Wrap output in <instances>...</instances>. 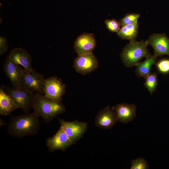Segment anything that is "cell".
I'll use <instances>...</instances> for the list:
<instances>
[{
  "mask_svg": "<svg viewBox=\"0 0 169 169\" xmlns=\"http://www.w3.org/2000/svg\"><path fill=\"white\" fill-rule=\"evenodd\" d=\"M131 164V169H146L148 168V162L142 157L132 160Z\"/></svg>",
  "mask_w": 169,
  "mask_h": 169,
  "instance_id": "603a6c76",
  "label": "cell"
},
{
  "mask_svg": "<svg viewBox=\"0 0 169 169\" xmlns=\"http://www.w3.org/2000/svg\"><path fill=\"white\" fill-rule=\"evenodd\" d=\"M147 40L148 45L153 48L154 54L157 57L164 55L169 56V38L165 33H153Z\"/></svg>",
  "mask_w": 169,
  "mask_h": 169,
  "instance_id": "8fae6325",
  "label": "cell"
},
{
  "mask_svg": "<svg viewBox=\"0 0 169 169\" xmlns=\"http://www.w3.org/2000/svg\"><path fill=\"white\" fill-rule=\"evenodd\" d=\"M147 40L130 41L123 48L120 56L122 62L127 67L135 66L142 58L151 55L147 48Z\"/></svg>",
  "mask_w": 169,
  "mask_h": 169,
  "instance_id": "3957f363",
  "label": "cell"
},
{
  "mask_svg": "<svg viewBox=\"0 0 169 169\" xmlns=\"http://www.w3.org/2000/svg\"><path fill=\"white\" fill-rule=\"evenodd\" d=\"M98 60L92 53L78 55L74 61V67L79 74L86 75L98 67Z\"/></svg>",
  "mask_w": 169,
  "mask_h": 169,
  "instance_id": "52a82bcc",
  "label": "cell"
},
{
  "mask_svg": "<svg viewBox=\"0 0 169 169\" xmlns=\"http://www.w3.org/2000/svg\"><path fill=\"white\" fill-rule=\"evenodd\" d=\"M39 117L34 111L11 117L8 124V133L20 139L37 135L40 128Z\"/></svg>",
  "mask_w": 169,
  "mask_h": 169,
  "instance_id": "6da1fadb",
  "label": "cell"
},
{
  "mask_svg": "<svg viewBox=\"0 0 169 169\" xmlns=\"http://www.w3.org/2000/svg\"><path fill=\"white\" fill-rule=\"evenodd\" d=\"M43 75L34 69L29 72L24 70L21 88L32 93L44 94V81Z\"/></svg>",
  "mask_w": 169,
  "mask_h": 169,
  "instance_id": "277c9868",
  "label": "cell"
},
{
  "mask_svg": "<svg viewBox=\"0 0 169 169\" xmlns=\"http://www.w3.org/2000/svg\"><path fill=\"white\" fill-rule=\"evenodd\" d=\"M118 121L115 112L108 105L97 113L95 120V125L102 129L112 128Z\"/></svg>",
  "mask_w": 169,
  "mask_h": 169,
  "instance_id": "4fadbf2b",
  "label": "cell"
},
{
  "mask_svg": "<svg viewBox=\"0 0 169 169\" xmlns=\"http://www.w3.org/2000/svg\"><path fill=\"white\" fill-rule=\"evenodd\" d=\"M3 85L4 91L13 98L19 108L25 113L29 111L35 97V94L23 89H16Z\"/></svg>",
  "mask_w": 169,
  "mask_h": 169,
  "instance_id": "5b68a950",
  "label": "cell"
},
{
  "mask_svg": "<svg viewBox=\"0 0 169 169\" xmlns=\"http://www.w3.org/2000/svg\"><path fill=\"white\" fill-rule=\"evenodd\" d=\"M157 56L154 54L146 58V59L142 62H138L136 65L135 73L139 77L145 78L151 73L152 66L156 61Z\"/></svg>",
  "mask_w": 169,
  "mask_h": 169,
  "instance_id": "e0dca14e",
  "label": "cell"
},
{
  "mask_svg": "<svg viewBox=\"0 0 169 169\" xmlns=\"http://www.w3.org/2000/svg\"><path fill=\"white\" fill-rule=\"evenodd\" d=\"M31 108L46 124L50 122L57 116L66 111L62 101L54 100L43 94L35 93Z\"/></svg>",
  "mask_w": 169,
  "mask_h": 169,
  "instance_id": "7a4b0ae2",
  "label": "cell"
},
{
  "mask_svg": "<svg viewBox=\"0 0 169 169\" xmlns=\"http://www.w3.org/2000/svg\"><path fill=\"white\" fill-rule=\"evenodd\" d=\"M155 64L157 71L160 73L164 74L169 73V59H161L156 61Z\"/></svg>",
  "mask_w": 169,
  "mask_h": 169,
  "instance_id": "44dd1931",
  "label": "cell"
},
{
  "mask_svg": "<svg viewBox=\"0 0 169 169\" xmlns=\"http://www.w3.org/2000/svg\"><path fill=\"white\" fill-rule=\"evenodd\" d=\"M96 45V40L92 33H84L75 40L74 47L78 55L92 53Z\"/></svg>",
  "mask_w": 169,
  "mask_h": 169,
  "instance_id": "7c38bea8",
  "label": "cell"
},
{
  "mask_svg": "<svg viewBox=\"0 0 169 169\" xmlns=\"http://www.w3.org/2000/svg\"><path fill=\"white\" fill-rule=\"evenodd\" d=\"M111 109L115 112L118 121L123 123L133 120L136 115L137 108L134 104L120 103Z\"/></svg>",
  "mask_w": 169,
  "mask_h": 169,
  "instance_id": "5bb4252c",
  "label": "cell"
},
{
  "mask_svg": "<svg viewBox=\"0 0 169 169\" xmlns=\"http://www.w3.org/2000/svg\"><path fill=\"white\" fill-rule=\"evenodd\" d=\"M145 79V81L144 85L152 95L156 90L158 85L157 73L156 72L151 73Z\"/></svg>",
  "mask_w": 169,
  "mask_h": 169,
  "instance_id": "d6986e66",
  "label": "cell"
},
{
  "mask_svg": "<svg viewBox=\"0 0 169 169\" xmlns=\"http://www.w3.org/2000/svg\"><path fill=\"white\" fill-rule=\"evenodd\" d=\"M8 56L13 62L22 65L25 71L29 72L33 69L31 55L24 49L15 48L11 50Z\"/></svg>",
  "mask_w": 169,
  "mask_h": 169,
  "instance_id": "9a60e30c",
  "label": "cell"
},
{
  "mask_svg": "<svg viewBox=\"0 0 169 169\" xmlns=\"http://www.w3.org/2000/svg\"><path fill=\"white\" fill-rule=\"evenodd\" d=\"M138 33V24L137 22L121 27L117 34L120 38L131 41L136 40Z\"/></svg>",
  "mask_w": 169,
  "mask_h": 169,
  "instance_id": "ac0fdd59",
  "label": "cell"
},
{
  "mask_svg": "<svg viewBox=\"0 0 169 169\" xmlns=\"http://www.w3.org/2000/svg\"><path fill=\"white\" fill-rule=\"evenodd\" d=\"M60 127L74 144L81 138L86 132L88 124L77 120L68 121L58 118Z\"/></svg>",
  "mask_w": 169,
  "mask_h": 169,
  "instance_id": "8992f818",
  "label": "cell"
},
{
  "mask_svg": "<svg viewBox=\"0 0 169 169\" xmlns=\"http://www.w3.org/2000/svg\"><path fill=\"white\" fill-rule=\"evenodd\" d=\"M19 108L12 97L4 90L3 85L0 87V114L6 116L10 115Z\"/></svg>",
  "mask_w": 169,
  "mask_h": 169,
  "instance_id": "2e32d148",
  "label": "cell"
},
{
  "mask_svg": "<svg viewBox=\"0 0 169 169\" xmlns=\"http://www.w3.org/2000/svg\"><path fill=\"white\" fill-rule=\"evenodd\" d=\"M140 14L136 13H129L126 14L119 21L121 27L138 22Z\"/></svg>",
  "mask_w": 169,
  "mask_h": 169,
  "instance_id": "ffe728a7",
  "label": "cell"
},
{
  "mask_svg": "<svg viewBox=\"0 0 169 169\" xmlns=\"http://www.w3.org/2000/svg\"><path fill=\"white\" fill-rule=\"evenodd\" d=\"M65 85L62 79L56 76L45 79L44 95L54 100L62 101V97L66 93Z\"/></svg>",
  "mask_w": 169,
  "mask_h": 169,
  "instance_id": "ba28073f",
  "label": "cell"
},
{
  "mask_svg": "<svg viewBox=\"0 0 169 169\" xmlns=\"http://www.w3.org/2000/svg\"><path fill=\"white\" fill-rule=\"evenodd\" d=\"M107 28L111 32H118L121 27L119 22L115 19H106L104 22Z\"/></svg>",
  "mask_w": 169,
  "mask_h": 169,
  "instance_id": "7402d4cb",
  "label": "cell"
},
{
  "mask_svg": "<svg viewBox=\"0 0 169 169\" xmlns=\"http://www.w3.org/2000/svg\"><path fill=\"white\" fill-rule=\"evenodd\" d=\"M3 69L9 79L12 88L16 89H22L21 84L24 69L20 65L12 61L8 56L5 59Z\"/></svg>",
  "mask_w": 169,
  "mask_h": 169,
  "instance_id": "9c48e42d",
  "label": "cell"
},
{
  "mask_svg": "<svg viewBox=\"0 0 169 169\" xmlns=\"http://www.w3.org/2000/svg\"><path fill=\"white\" fill-rule=\"evenodd\" d=\"M8 47V40L4 37H0V55H2L7 50Z\"/></svg>",
  "mask_w": 169,
  "mask_h": 169,
  "instance_id": "cb8c5ba5",
  "label": "cell"
},
{
  "mask_svg": "<svg viewBox=\"0 0 169 169\" xmlns=\"http://www.w3.org/2000/svg\"><path fill=\"white\" fill-rule=\"evenodd\" d=\"M46 144L50 152L58 150L64 151L73 144L60 126L54 135L46 139Z\"/></svg>",
  "mask_w": 169,
  "mask_h": 169,
  "instance_id": "30bf717a",
  "label": "cell"
},
{
  "mask_svg": "<svg viewBox=\"0 0 169 169\" xmlns=\"http://www.w3.org/2000/svg\"><path fill=\"white\" fill-rule=\"evenodd\" d=\"M8 124H7L3 120L0 118V127L2 126L3 125H8Z\"/></svg>",
  "mask_w": 169,
  "mask_h": 169,
  "instance_id": "d4e9b609",
  "label": "cell"
}]
</instances>
